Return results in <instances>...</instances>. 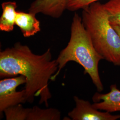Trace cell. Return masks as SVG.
Wrapping results in <instances>:
<instances>
[{"label":"cell","instance_id":"9","mask_svg":"<svg viewBox=\"0 0 120 120\" xmlns=\"http://www.w3.org/2000/svg\"><path fill=\"white\" fill-rule=\"evenodd\" d=\"M1 6L2 14L0 18V30L7 32L12 31L16 25L17 3L15 1L5 2Z\"/></svg>","mask_w":120,"mask_h":120},{"label":"cell","instance_id":"7","mask_svg":"<svg viewBox=\"0 0 120 120\" xmlns=\"http://www.w3.org/2000/svg\"><path fill=\"white\" fill-rule=\"evenodd\" d=\"M66 2L67 0H35L30 5L29 12L58 18L66 9Z\"/></svg>","mask_w":120,"mask_h":120},{"label":"cell","instance_id":"8","mask_svg":"<svg viewBox=\"0 0 120 120\" xmlns=\"http://www.w3.org/2000/svg\"><path fill=\"white\" fill-rule=\"evenodd\" d=\"M15 25L25 38L34 36L41 31L40 22L36 17V14L30 12L17 11Z\"/></svg>","mask_w":120,"mask_h":120},{"label":"cell","instance_id":"14","mask_svg":"<svg viewBox=\"0 0 120 120\" xmlns=\"http://www.w3.org/2000/svg\"><path fill=\"white\" fill-rule=\"evenodd\" d=\"M120 37V26L117 25H112Z\"/></svg>","mask_w":120,"mask_h":120},{"label":"cell","instance_id":"3","mask_svg":"<svg viewBox=\"0 0 120 120\" xmlns=\"http://www.w3.org/2000/svg\"><path fill=\"white\" fill-rule=\"evenodd\" d=\"M82 22L95 48L104 60L120 66V37L98 1L83 9Z\"/></svg>","mask_w":120,"mask_h":120},{"label":"cell","instance_id":"11","mask_svg":"<svg viewBox=\"0 0 120 120\" xmlns=\"http://www.w3.org/2000/svg\"><path fill=\"white\" fill-rule=\"evenodd\" d=\"M112 25L120 26V0H109L103 4Z\"/></svg>","mask_w":120,"mask_h":120},{"label":"cell","instance_id":"5","mask_svg":"<svg viewBox=\"0 0 120 120\" xmlns=\"http://www.w3.org/2000/svg\"><path fill=\"white\" fill-rule=\"evenodd\" d=\"M75 107L68 113L69 117L73 120H116L119 115H112L106 111L102 112L95 108L88 101L74 96Z\"/></svg>","mask_w":120,"mask_h":120},{"label":"cell","instance_id":"6","mask_svg":"<svg viewBox=\"0 0 120 120\" xmlns=\"http://www.w3.org/2000/svg\"><path fill=\"white\" fill-rule=\"evenodd\" d=\"M92 99L93 106L100 110L113 112L120 111V90L116 85L110 86V91L106 94L96 93Z\"/></svg>","mask_w":120,"mask_h":120},{"label":"cell","instance_id":"10","mask_svg":"<svg viewBox=\"0 0 120 120\" xmlns=\"http://www.w3.org/2000/svg\"><path fill=\"white\" fill-rule=\"evenodd\" d=\"M60 112L54 108L41 109L37 106L29 108L27 120H59Z\"/></svg>","mask_w":120,"mask_h":120},{"label":"cell","instance_id":"13","mask_svg":"<svg viewBox=\"0 0 120 120\" xmlns=\"http://www.w3.org/2000/svg\"><path fill=\"white\" fill-rule=\"evenodd\" d=\"M100 0H67L66 9L70 11H75L84 9L90 4Z\"/></svg>","mask_w":120,"mask_h":120},{"label":"cell","instance_id":"12","mask_svg":"<svg viewBox=\"0 0 120 120\" xmlns=\"http://www.w3.org/2000/svg\"><path fill=\"white\" fill-rule=\"evenodd\" d=\"M29 108L23 107L21 104L7 108L3 113L6 120H27Z\"/></svg>","mask_w":120,"mask_h":120},{"label":"cell","instance_id":"1","mask_svg":"<svg viewBox=\"0 0 120 120\" xmlns=\"http://www.w3.org/2000/svg\"><path fill=\"white\" fill-rule=\"evenodd\" d=\"M58 69L56 60H52L50 49L41 55L34 53L27 45L20 42L0 52V77L7 78L22 75L26 79V102L33 103L40 97L39 104L49 106L52 98L49 81Z\"/></svg>","mask_w":120,"mask_h":120},{"label":"cell","instance_id":"4","mask_svg":"<svg viewBox=\"0 0 120 120\" xmlns=\"http://www.w3.org/2000/svg\"><path fill=\"white\" fill-rule=\"evenodd\" d=\"M26 78L22 75L7 77L0 81V112L2 113L7 108L26 103L25 89L17 91V88L26 84Z\"/></svg>","mask_w":120,"mask_h":120},{"label":"cell","instance_id":"2","mask_svg":"<svg viewBox=\"0 0 120 120\" xmlns=\"http://www.w3.org/2000/svg\"><path fill=\"white\" fill-rule=\"evenodd\" d=\"M103 57L97 51L82 22L75 13L71 26L70 38L67 45L60 52L57 59L58 69L52 77L54 81L61 70L70 61H74L84 69V73L90 77L98 92L104 90L99 72V64Z\"/></svg>","mask_w":120,"mask_h":120}]
</instances>
